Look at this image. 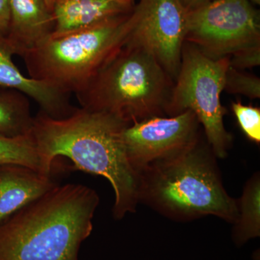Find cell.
I'll return each instance as SVG.
<instances>
[{
  "mask_svg": "<svg viewBox=\"0 0 260 260\" xmlns=\"http://www.w3.org/2000/svg\"><path fill=\"white\" fill-rule=\"evenodd\" d=\"M128 125L107 113L83 108L61 119L39 111L34 117L31 134L42 172L54 174L56 160L65 157L75 170L105 178L115 195L113 216L121 220L136 211L141 189V176L130 162L123 140Z\"/></svg>",
  "mask_w": 260,
  "mask_h": 260,
  "instance_id": "6da1fadb",
  "label": "cell"
},
{
  "mask_svg": "<svg viewBox=\"0 0 260 260\" xmlns=\"http://www.w3.org/2000/svg\"><path fill=\"white\" fill-rule=\"evenodd\" d=\"M99 203L88 186L57 184L0 223V260H79Z\"/></svg>",
  "mask_w": 260,
  "mask_h": 260,
  "instance_id": "7a4b0ae2",
  "label": "cell"
},
{
  "mask_svg": "<svg viewBox=\"0 0 260 260\" xmlns=\"http://www.w3.org/2000/svg\"><path fill=\"white\" fill-rule=\"evenodd\" d=\"M200 139L141 172L140 203L176 220L214 215L234 223L237 200L224 188L213 150Z\"/></svg>",
  "mask_w": 260,
  "mask_h": 260,
  "instance_id": "3957f363",
  "label": "cell"
},
{
  "mask_svg": "<svg viewBox=\"0 0 260 260\" xmlns=\"http://www.w3.org/2000/svg\"><path fill=\"white\" fill-rule=\"evenodd\" d=\"M174 83L153 54L128 40L75 95L83 109L131 124L166 114Z\"/></svg>",
  "mask_w": 260,
  "mask_h": 260,
  "instance_id": "277c9868",
  "label": "cell"
},
{
  "mask_svg": "<svg viewBox=\"0 0 260 260\" xmlns=\"http://www.w3.org/2000/svg\"><path fill=\"white\" fill-rule=\"evenodd\" d=\"M135 23L133 8L95 26L51 36L22 56L29 77L65 93H79L125 45Z\"/></svg>",
  "mask_w": 260,
  "mask_h": 260,
  "instance_id": "5b68a950",
  "label": "cell"
},
{
  "mask_svg": "<svg viewBox=\"0 0 260 260\" xmlns=\"http://www.w3.org/2000/svg\"><path fill=\"white\" fill-rule=\"evenodd\" d=\"M229 68V56L211 59L193 44L184 42L179 74L166 109L167 116L186 110L194 112L208 145L219 158L226 156L232 143L223 123L226 110L220 99Z\"/></svg>",
  "mask_w": 260,
  "mask_h": 260,
  "instance_id": "8992f818",
  "label": "cell"
},
{
  "mask_svg": "<svg viewBox=\"0 0 260 260\" xmlns=\"http://www.w3.org/2000/svg\"><path fill=\"white\" fill-rule=\"evenodd\" d=\"M185 42L213 59L260 45L259 11L248 0H215L187 11Z\"/></svg>",
  "mask_w": 260,
  "mask_h": 260,
  "instance_id": "52a82bcc",
  "label": "cell"
},
{
  "mask_svg": "<svg viewBox=\"0 0 260 260\" xmlns=\"http://www.w3.org/2000/svg\"><path fill=\"white\" fill-rule=\"evenodd\" d=\"M134 14L129 42L153 54L175 81L185 42L187 11L179 0H140Z\"/></svg>",
  "mask_w": 260,
  "mask_h": 260,
  "instance_id": "ba28073f",
  "label": "cell"
},
{
  "mask_svg": "<svg viewBox=\"0 0 260 260\" xmlns=\"http://www.w3.org/2000/svg\"><path fill=\"white\" fill-rule=\"evenodd\" d=\"M200 124L191 110L135 121L123 133L130 162L140 174L155 162L180 153L199 140Z\"/></svg>",
  "mask_w": 260,
  "mask_h": 260,
  "instance_id": "9c48e42d",
  "label": "cell"
},
{
  "mask_svg": "<svg viewBox=\"0 0 260 260\" xmlns=\"http://www.w3.org/2000/svg\"><path fill=\"white\" fill-rule=\"evenodd\" d=\"M16 54L9 39L0 35V89L18 90L32 99L40 111L53 119L68 117L76 110L70 102V94L39 80L25 76L13 60Z\"/></svg>",
  "mask_w": 260,
  "mask_h": 260,
  "instance_id": "30bf717a",
  "label": "cell"
},
{
  "mask_svg": "<svg viewBox=\"0 0 260 260\" xmlns=\"http://www.w3.org/2000/svg\"><path fill=\"white\" fill-rule=\"evenodd\" d=\"M57 184L54 174L20 164H0V223Z\"/></svg>",
  "mask_w": 260,
  "mask_h": 260,
  "instance_id": "8fae6325",
  "label": "cell"
},
{
  "mask_svg": "<svg viewBox=\"0 0 260 260\" xmlns=\"http://www.w3.org/2000/svg\"><path fill=\"white\" fill-rule=\"evenodd\" d=\"M133 8V4L121 0H56L51 36L59 37L95 26L129 14Z\"/></svg>",
  "mask_w": 260,
  "mask_h": 260,
  "instance_id": "7c38bea8",
  "label": "cell"
},
{
  "mask_svg": "<svg viewBox=\"0 0 260 260\" xmlns=\"http://www.w3.org/2000/svg\"><path fill=\"white\" fill-rule=\"evenodd\" d=\"M10 24L7 38L16 54L23 56L50 37L54 28L52 12L44 0H9Z\"/></svg>",
  "mask_w": 260,
  "mask_h": 260,
  "instance_id": "4fadbf2b",
  "label": "cell"
},
{
  "mask_svg": "<svg viewBox=\"0 0 260 260\" xmlns=\"http://www.w3.org/2000/svg\"><path fill=\"white\" fill-rule=\"evenodd\" d=\"M29 98L10 89L0 90V136L16 138L31 133L34 117Z\"/></svg>",
  "mask_w": 260,
  "mask_h": 260,
  "instance_id": "5bb4252c",
  "label": "cell"
},
{
  "mask_svg": "<svg viewBox=\"0 0 260 260\" xmlns=\"http://www.w3.org/2000/svg\"><path fill=\"white\" fill-rule=\"evenodd\" d=\"M238 216L233 237L239 245L260 235V178L256 173L246 182L240 199L237 200Z\"/></svg>",
  "mask_w": 260,
  "mask_h": 260,
  "instance_id": "9a60e30c",
  "label": "cell"
},
{
  "mask_svg": "<svg viewBox=\"0 0 260 260\" xmlns=\"http://www.w3.org/2000/svg\"><path fill=\"white\" fill-rule=\"evenodd\" d=\"M1 164H20L42 172L40 158L31 133L16 138L0 136Z\"/></svg>",
  "mask_w": 260,
  "mask_h": 260,
  "instance_id": "2e32d148",
  "label": "cell"
},
{
  "mask_svg": "<svg viewBox=\"0 0 260 260\" xmlns=\"http://www.w3.org/2000/svg\"><path fill=\"white\" fill-rule=\"evenodd\" d=\"M223 90L229 93L241 94L251 99H259V78L242 73L229 65L225 73Z\"/></svg>",
  "mask_w": 260,
  "mask_h": 260,
  "instance_id": "e0dca14e",
  "label": "cell"
},
{
  "mask_svg": "<svg viewBox=\"0 0 260 260\" xmlns=\"http://www.w3.org/2000/svg\"><path fill=\"white\" fill-rule=\"evenodd\" d=\"M232 109L238 124L248 139L256 144L260 143V109L245 106L241 102H233Z\"/></svg>",
  "mask_w": 260,
  "mask_h": 260,
  "instance_id": "ac0fdd59",
  "label": "cell"
},
{
  "mask_svg": "<svg viewBox=\"0 0 260 260\" xmlns=\"http://www.w3.org/2000/svg\"><path fill=\"white\" fill-rule=\"evenodd\" d=\"M260 63V45L246 48L229 56V65L237 70L248 69Z\"/></svg>",
  "mask_w": 260,
  "mask_h": 260,
  "instance_id": "d6986e66",
  "label": "cell"
},
{
  "mask_svg": "<svg viewBox=\"0 0 260 260\" xmlns=\"http://www.w3.org/2000/svg\"><path fill=\"white\" fill-rule=\"evenodd\" d=\"M10 24L9 0H0V35L7 37Z\"/></svg>",
  "mask_w": 260,
  "mask_h": 260,
  "instance_id": "ffe728a7",
  "label": "cell"
},
{
  "mask_svg": "<svg viewBox=\"0 0 260 260\" xmlns=\"http://www.w3.org/2000/svg\"><path fill=\"white\" fill-rule=\"evenodd\" d=\"M186 11H191L215 0H179Z\"/></svg>",
  "mask_w": 260,
  "mask_h": 260,
  "instance_id": "44dd1931",
  "label": "cell"
},
{
  "mask_svg": "<svg viewBox=\"0 0 260 260\" xmlns=\"http://www.w3.org/2000/svg\"><path fill=\"white\" fill-rule=\"evenodd\" d=\"M55 1L56 0H44L48 8H49V9L50 10L51 12H52L53 6H54Z\"/></svg>",
  "mask_w": 260,
  "mask_h": 260,
  "instance_id": "7402d4cb",
  "label": "cell"
},
{
  "mask_svg": "<svg viewBox=\"0 0 260 260\" xmlns=\"http://www.w3.org/2000/svg\"><path fill=\"white\" fill-rule=\"evenodd\" d=\"M248 1L250 2V3H253L254 4L256 5L260 4V0H248Z\"/></svg>",
  "mask_w": 260,
  "mask_h": 260,
  "instance_id": "603a6c76",
  "label": "cell"
},
{
  "mask_svg": "<svg viewBox=\"0 0 260 260\" xmlns=\"http://www.w3.org/2000/svg\"><path fill=\"white\" fill-rule=\"evenodd\" d=\"M121 1L126 2V3H132V4H133L134 0H121Z\"/></svg>",
  "mask_w": 260,
  "mask_h": 260,
  "instance_id": "cb8c5ba5",
  "label": "cell"
}]
</instances>
